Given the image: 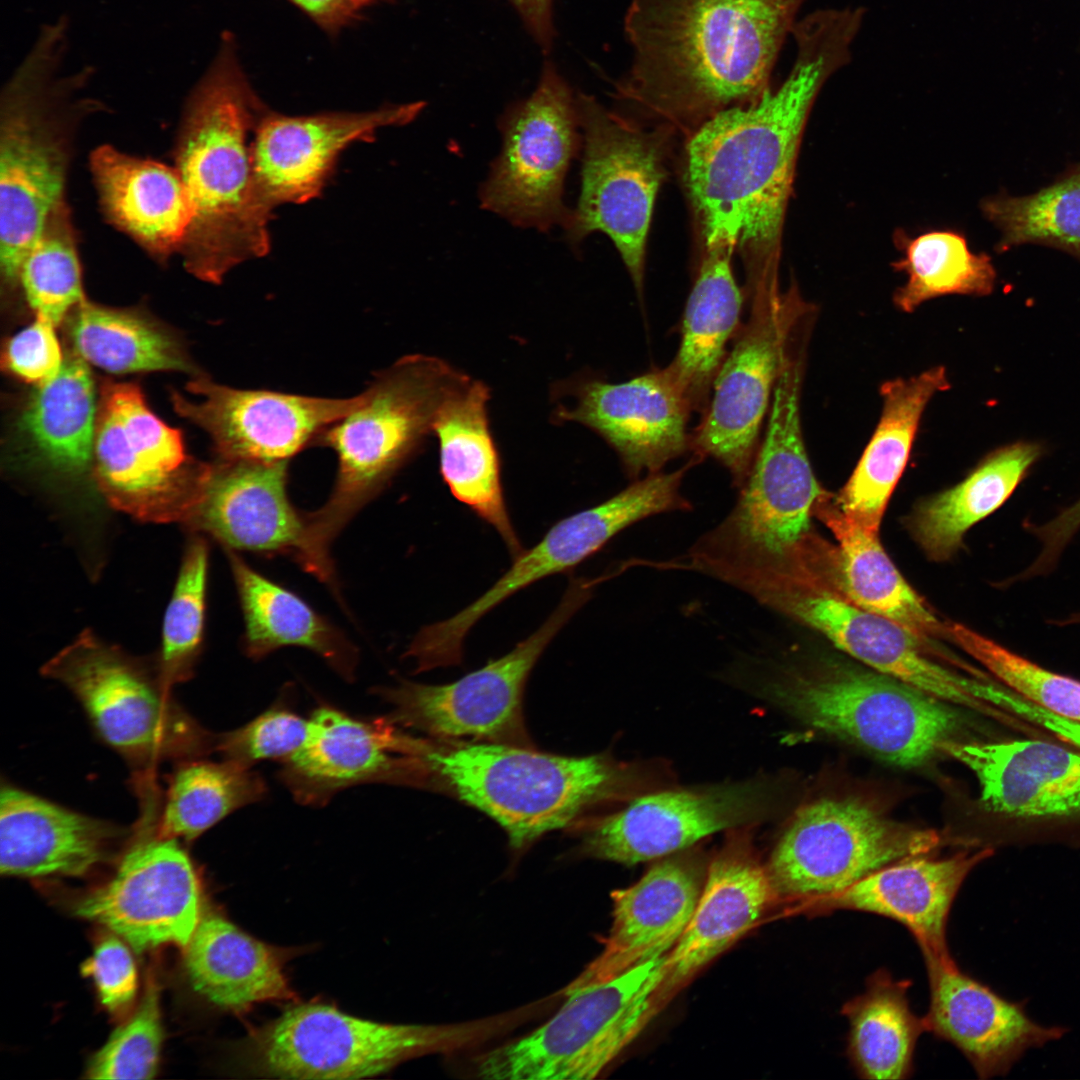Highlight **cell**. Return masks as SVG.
Instances as JSON below:
<instances>
[{
  "instance_id": "obj_1",
  "label": "cell",
  "mask_w": 1080,
  "mask_h": 1080,
  "mask_svg": "<svg viewBox=\"0 0 1080 1080\" xmlns=\"http://www.w3.org/2000/svg\"><path fill=\"white\" fill-rule=\"evenodd\" d=\"M862 29L841 7L799 18L784 82L757 101L723 110L696 128L684 180L705 250L737 252L748 291L779 282L787 203L803 131L827 81L847 66Z\"/></svg>"
},
{
  "instance_id": "obj_2",
  "label": "cell",
  "mask_w": 1080,
  "mask_h": 1080,
  "mask_svg": "<svg viewBox=\"0 0 1080 1080\" xmlns=\"http://www.w3.org/2000/svg\"><path fill=\"white\" fill-rule=\"evenodd\" d=\"M806 0H630V67L615 97L692 132L757 101Z\"/></svg>"
},
{
  "instance_id": "obj_3",
  "label": "cell",
  "mask_w": 1080,
  "mask_h": 1080,
  "mask_svg": "<svg viewBox=\"0 0 1080 1080\" xmlns=\"http://www.w3.org/2000/svg\"><path fill=\"white\" fill-rule=\"evenodd\" d=\"M266 107L252 89L231 33L190 92L174 150L191 220L180 248L186 270L213 284L270 248L269 214L253 179L251 138Z\"/></svg>"
},
{
  "instance_id": "obj_4",
  "label": "cell",
  "mask_w": 1080,
  "mask_h": 1080,
  "mask_svg": "<svg viewBox=\"0 0 1080 1080\" xmlns=\"http://www.w3.org/2000/svg\"><path fill=\"white\" fill-rule=\"evenodd\" d=\"M68 20L42 26L0 98V274L19 287L21 263L50 213L65 201L75 138L101 103L85 94L93 71L61 72Z\"/></svg>"
},
{
  "instance_id": "obj_5",
  "label": "cell",
  "mask_w": 1080,
  "mask_h": 1080,
  "mask_svg": "<svg viewBox=\"0 0 1080 1080\" xmlns=\"http://www.w3.org/2000/svg\"><path fill=\"white\" fill-rule=\"evenodd\" d=\"M469 379L440 359L405 356L378 372L358 406L318 436L314 446L334 450L338 470L327 502L305 513L307 572L334 577L332 541L389 484L433 430L443 402Z\"/></svg>"
},
{
  "instance_id": "obj_6",
  "label": "cell",
  "mask_w": 1080,
  "mask_h": 1080,
  "mask_svg": "<svg viewBox=\"0 0 1080 1080\" xmlns=\"http://www.w3.org/2000/svg\"><path fill=\"white\" fill-rule=\"evenodd\" d=\"M746 592L760 604L820 632L869 668L960 708L990 713L981 678L951 665L961 659L900 624L862 609L838 587L821 558L794 552L769 558L750 573Z\"/></svg>"
},
{
  "instance_id": "obj_7",
  "label": "cell",
  "mask_w": 1080,
  "mask_h": 1080,
  "mask_svg": "<svg viewBox=\"0 0 1080 1080\" xmlns=\"http://www.w3.org/2000/svg\"><path fill=\"white\" fill-rule=\"evenodd\" d=\"M414 755L459 799L496 821L514 849L568 826L609 796L620 777L600 755L561 756L493 742L441 747L416 742Z\"/></svg>"
},
{
  "instance_id": "obj_8",
  "label": "cell",
  "mask_w": 1080,
  "mask_h": 1080,
  "mask_svg": "<svg viewBox=\"0 0 1080 1080\" xmlns=\"http://www.w3.org/2000/svg\"><path fill=\"white\" fill-rule=\"evenodd\" d=\"M770 689L807 726L898 767L927 763L968 728L960 707L871 668L829 665Z\"/></svg>"
},
{
  "instance_id": "obj_9",
  "label": "cell",
  "mask_w": 1080,
  "mask_h": 1080,
  "mask_svg": "<svg viewBox=\"0 0 1080 1080\" xmlns=\"http://www.w3.org/2000/svg\"><path fill=\"white\" fill-rule=\"evenodd\" d=\"M495 1023L390 1024L320 1003L295 1005L253 1032L248 1069L280 1079H362L420 1056L467 1047Z\"/></svg>"
},
{
  "instance_id": "obj_10",
  "label": "cell",
  "mask_w": 1080,
  "mask_h": 1080,
  "mask_svg": "<svg viewBox=\"0 0 1080 1080\" xmlns=\"http://www.w3.org/2000/svg\"><path fill=\"white\" fill-rule=\"evenodd\" d=\"M669 954V953H668ZM668 954L615 977L574 989L545 1023L483 1052L473 1072L484 1080L596 1078L658 1013L653 998Z\"/></svg>"
},
{
  "instance_id": "obj_11",
  "label": "cell",
  "mask_w": 1080,
  "mask_h": 1080,
  "mask_svg": "<svg viewBox=\"0 0 1080 1080\" xmlns=\"http://www.w3.org/2000/svg\"><path fill=\"white\" fill-rule=\"evenodd\" d=\"M208 464L186 453L181 432L149 409L137 385L102 383L92 465L113 508L143 522L186 524Z\"/></svg>"
},
{
  "instance_id": "obj_12",
  "label": "cell",
  "mask_w": 1080,
  "mask_h": 1080,
  "mask_svg": "<svg viewBox=\"0 0 1080 1080\" xmlns=\"http://www.w3.org/2000/svg\"><path fill=\"white\" fill-rule=\"evenodd\" d=\"M584 155L577 207L565 226L576 244L606 234L619 251L639 295L645 248L657 192L666 174L668 132L648 131L610 112L592 96L576 95Z\"/></svg>"
},
{
  "instance_id": "obj_13",
  "label": "cell",
  "mask_w": 1080,
  "mask_h": 1080,
  "mask_svg": "<svg viewBox=\"0 0 1080 1080\" xmlns=\"http://www.w3.org/2000/svg\"><path fill=\"white\" fill-rule=\"evenodd\" d=\"M42 673L65 685L104 741L130 759L198 755L216 747L170 700L159 673L90 630L51 658Z\"/></svg>"
},
{
  "instance_id": "obj_14",
  "label": "cell",
  "mask_w": 1080,
  "mask_h": 1080,
  "mask_svg": "<svg viewBox=\"0 0 1080 1080\" xmlns=\"http://www.w3.org/2000/svg\"><path fill=\"white\" fill-rule=\"evenodd\" d=\"M749 296V318L720 366L690 443L694 455L727 468L738 488L749 475L792 342L813 313L792 282L785 291L775 287Z\"/></svg>"
},
{
  "instance_id": "obj_15",
  "label": "cell",
  "mask_w": 1080,
  "mask_h": 1080,
  "mask_svg": "<svg viewBox=\"0 0 1080 1080\" xmlns=\"http://www.w3.org/2000/svg\"><path fill=\"white\" fill-rule=\"evenodd\" d=\"M940 841L937 832L897 822L863 800L821 798L797 811L766 868L778 896L814 902Z\"/></svg>"
},
{
  "instance_id": "obj_16",
  "label": "cell",
  "mask_w": 1080,
  "mask_h": 1080,
  "mask_svg": "<svg viewBox=\"0 0 1080 1080\" xmlns=\"http://www.w3.org/2000/svg\"><path fill=\"white\" fill-rule=\"evenodd\" d=\"M597 579L571 578L546 621L509 653L444 685L402 681L381 689L393 706L392 723L441 738L474 737L493 743H526L522 698L536 662L571 617L588 601Z\"/></svg>"
},
{
  "instance_id": "obj_17",
  "label": "cell",
  "mask_w": 1080,
  "mask_h": 1080,
  "mask_svg": "<svg viewBox=\"0 0 1080 1080\" xmlns=\"http://www.w3.org/2000/svg\"><path fill=\"white\" fill-rule=\"evenodd\" d=\"M579 128L576 95L546 61L534 92L500 120L502 149L481 187L482 206L520 227L565 228L571 211L563 186L578 152Z\"/></svg>"
},
{
  "instance_id": "obj_18",
  "label": "cell",
  "mask_w": 1080,
  "mask_h": 1080,
  "mask_svg": "<svg viewBox=\"0 0 1080 1080\" xmlns=\"http://www.w3.org/2000/svg\"><path fill=\"white\" fill-rule=\"evenodd\" d=\"M808 333L797 334L773 390L765 436L726 529L773 548L811 532V517L825 493L805 448L800 397Z\"/></svg>"
},
{
  "instance_id": "obj_19",
  "label": "cell",
  "mask_w": 1080,
  "mask_h": 1080,
  "mask_svg": "<svg viewBox=\"0 0 1080 1080\" xmlns=\"http://www.w3.org/2000/svg\"><path fill=\"white\" fill-rule=\"evenodd\" d=\"M187 390L173 392L175 411L203 429L218 458L259 462L289 461L330 425L358 406L363 394L323 398L268 390L236 389L195 375Z\"/></svg>"
},
{
  "instance_id": "obj_20",
  "label": "cell",
  "mask_w": 1080,
  "mask_h": 1080,
  "mask_svg": "<svg viewBox=\"0 0 1080 1080\" xmlns=\"http://www.w3.org/2000/svg\"><path fill=\"white\" fill-rule=\"evenodd\" d=\"M159 835L133 845L104 886L82 899L76 914L96 921L142 952L185 947L201 917V884L188 854Z\"/></svg>"
},
{
  "instance_id": "obj_21",
  "label": "cell",
  "mask_w": 1080,
  "mask_h": 1080,
  "mask_svg": "<svg viewBox=\"0 0 1080 1080\" xmlns=\"http://www.w3.org/2000/svg\"><path fill=\"white\" fill-rule=\"evenodd\" d=\"M770 803L760 780L648 794L596 824L583 851L626 865L666 857L716 832L759 822Z\"/></svg>"
},
{
  "instance_id": "obj_22",
  "label": "cell",
  "mask_w": 1080,
  "mask_h": 1080,
  "mask_svg": "<svg viewBox=\"0 0 1080 1080\" xmlns=\"http://www.w3.org/2000/svg\"><path fill=\"white\" fill-rule=\"evenodd\" d=\"M679 471H662L635 480L608 500L555 523L479 598L439 625L443 638L460 645L472 627L493 608L531 584L567 571L600 550L628 526L652 515L685 511Z\"/></svg>"
},
{
  "instance_id": "obj_23",
  "label": "cell",
  "mask_w": 1080,
  "mask_h": 1080,
  "mask_svg": "<svg viewBox=\"0 0 1080 1080\" xmlns=\"http://www.w3.org/2000/svg\"><path fill=\"white\" fill-rule=\"evenodd\" d=\"M424 102L386 105L368 112H326L286 116L267 108L251 138L254 185L262 207L272 215L285 203L316 198L340 153L354 142L372 141L376 132L414 120Z\"/></svg>"
},
{
  "instance_id": "obj_24",
  "label": "cell",
  "mask_w": 1080,
  "mask_h": 1080,
  "mask_svg": "<svg viewBox=\"0 0 1080 1080\" xmlns=\"http://www.w3.org/2000/svg\"><path fill=\"white\" fill-rule=\"evenodd\" d=\"M692 406L665 368L622 383L591 380L576 404L560 413L583 424L615 449L627 474L657 473L690 448L687 424Z\"/></svg>"
},
{
  "instance_id": "obj_25",
  "label": "cell",
  "mask_w": 1080,
  "mask_h": 1080,
  "mask_svg": "<svg viewBox=\"0 0 1080 1080\" xmlns=\"http://www.w3.org/2000/svg\"><path fill=\"white\" fill-rule=\"evenodd\" d=\"M288 462L218 458L209 463L199 502L185 525L226 549L286 554L298 562L306 522L287 494Z\"/></svg>"
},
{
  "instance_id": "obj_26",
  "label": "cell",
  "mask_w": 1080,
  "mask_h": 1080,
  "mask_svg": "<svg viewBox=\"0 0 1080 1080\" xmlns=\"http://www.w3.org/2000/svg\"><path fill=\"white\" fill-rule=\"evenodd\" d=\"M706 872L700 856L677 852L632 886L613 891L604 948L566 989L607 980L670 953L693 916Z\"/></svg>"
},
{
  "instance_id": "obj_27",
  "label": "cell",
  "mask_w": 1080,
  "mask_h": 1080,
  "mask_svg": "<svg viewBox=\"0 0 1080 1080\" xmlns=\"http://www.w3.org/2000/svg\"><path fill=\"white\" fill-rule=\"evenodd\" d=\"M925 961L930 983L926 1029L953 1043L980 1078L1008 1073L1028 1050L1066 1033L1063 1027L1033 1021L1022 1004L964 974L952 959L926 956Z\"/></svg>"
},
{
  "instance_id": "obj_28",
  "label": "cell",
  "mask_w": 1080,
  "mask_h": 1080,
  "mask_svg": "<svg viewBox=\"0 0 1080 1080\" xmlns=\"http://www.w3.org/2000/svg\"><path fill=\"white\" fill-rule=\"evenodd\" d=\"M778 896L749 838L736 833L707 867L702 893L670 951L653 1002L657 1012L704 966L746 933Z\"/></svg>"
},
{
  "instance_id": "obj_29",
  "label": "cell",
  "mask_w": 1080,
  "mask_h": 1080,
  "mask_svg": "<svg viewBox=\"0 0 1080 1080\" xmlns=\"http://www.w3.org/2000/svg\"><path fill=\"white\" fill-rule=\"evenodd\" d=\"M1074 748V747H1073ZM975 775L987 810L1022 820L1080 816V750L1042 739L946 744Z\"/></svg>"
},
{
  "instance_id": "obj_30",
  "label": "cell",
  "mask_w": 1080,
  "mask_h": 1080,
  "mask_svg": "<svg viewBox=\"0 0 1080 1080\" xmlns=\"http://www.w3.org/2000/svg\"><path fill=\"white\" fill-rule=\"evenodd\" d=\"M305 744L283 760L280 772L295 799L320 805L355 784L401 778L413 758L405 752L406 737L389 720L363 722L329 706L314 711Z\"/></svg>"
},
{
  "instance_id": "obj_31",
  "label": "cell",
  "mask_w": 1080,
  "mask_h": 1080,
  "mask_svg": "<svg viewBox=\"0 0 1080 1080\" xmlns=\"http://www.w3.org/2000/svg\"><path fill=\"white\" fill-rule=\"evenodd\" d=\"M991 854L986 848L940 859L905 858L813 903L824 910L850 909L891 918L911 931L924 957L950 960L945 932L951 905L970 871Z\"/></svg>"
},
{
  "instance_id": "obj_32",
  "label": "cell",
  "mask_w": 1080,
  "mask_h": 1080,
  "mask_svg": "<svg viewBox=\"0 0 1080 1080\" xmlns=\"http://www.w3.org/2000/svg\"><path fill=\"white\" fill-rule=\"evenodd\" d=\"M120 827L12 785L0 793V872L82 876L106 859Z\"/></svg>"
},
{
  "instance_id": "obj_33",
  "label": "cell",
  "mask_w": 1080,
  "mask_h": 1080,
  "mask_svg": "<svg viewBox=\"0 0 1080 1080\" xmlns=\"http://www.w3.org/2000/svg\"><path fill=\"white\" fill-rule=\"evenodd\" d=\"M90 169L103 212L115 227L159 261L179 253L191 207L175 167L102 145L92 152Z\"/></svg>"
},
{
  "instance_id": "obj_34",
  "label": "cell",
  "mask_w": 1080,
  "mask_h": 1080,
  "mask_svg": "<svg viewBox=\"0 0 1080 1080\" xmlns=\"http://www.w3.org/2000/svg\"><path fill=\"white\" fill-rule=\"evenodd\" d=\"M488 399L487 386L469 379L443 402L432 432L439 442L440 473L451 494L497 531L514 559L524 548L505 501Z\"/></svg>"
},
{
  "instance_id": "obj_35",
  "label": "cell",
  "mask_w": 1080,
  "mask_h": 1080,
  "mask_svg": "<svg viewBox=\"0 0 1080 1080\" xmlns=\"http://www.w3.org/2000/svg\"><path fill=\"white\" fill-rule=\"evenodd\" d=\"M949 388L943 366L881 385L883 406L878 425L852 475L835 496L840 509L862 527L879 532L925 407L936 393Z\"/></svg>"
},
{
  "instance_id": "obj_36",
  "label": "cell",
  "mask_w": 1080,
  "mask_h": 1080,
  "mask_svg": "<svg viewBox=\"0 0 1080 1080\" xmlns=\"http://www.w3.org/2000/svg\"><path fill=\"white\" fill-rule=\"evenodd\" d=\"M834 535V576L841 592L852 603L905 627L928 644L949 640L948 621H943L903 578L886 554L879 532L868 530L839 507L835 496L825 493L813 509Z\"/></svg>"
},
{
  "instance_id": "obj_37",
  "label": "cell",
  "mask_w": 1080,
  "mask_h": 1080,
  "mask_svg": "<svg viewBox=\"0 0 1080 1080\" xmlns=\"http://www.w3.org/2000/svg\"><path fill=\"white\" fill-rule=\"evenodd\" d=\"M185 970L199 995L233 1012L295 998L280 953L215 912H205L184 947Z\"/></svg>"
},
{
  "instance_id": "obj_38",
  "label": "cell",
  "mask_w": 1080,
  "mask_h": 1080,
  "mask_svg": "<svg viewBox=\"0 0 1080 1080\" xmlns=\"http://www.w3.org/2000/svg\"><path fill=\"white\" fill-rule=\"evenodd\" d=\"M732 255L721 248L705 250L685 307L678 351L665 367L693 411H705L726 344L739 325L743 295Z\"/></svg>"
},
{
  "instance_id": "obj_39",
  "label": "cell",
  "mask_w": 1080,
  "mask_h": 1080,
  "mask_svg": "<svg viewBox=\"0 0 1080 1080\" xmlns=\"http://www.w3.org/2000/svg\"><path fill=\"white\" fill-rule=\"evenodd\" d=\"M1041 454L1036 442L1007 444L989 453L957 485L921 501L906 522L927 557L949 559L965 533L1009 499Z\"/></svg>"
},
{
  "instance_id": "obj_40",
  "label": "cell",
  "mask_w": 1080,
  "mask_h": 1080,
  "mask_svg": "<svg viewBox=\"0 0 1080 1080\" xmlns=\"http://www.w3.org/2000/svg\"><path fill=\"white\" fill-rule=\"evenodd\" d=\"M226 551L244 616L248 657L258 660L280 647L296 645L317 653L344 679L353 680L358 652L343 632L233 550Z\"/></svg>"
},
{
  "instance_id": "obj_41",
  "label": "cell",
  "mask_w": 1080,
  "mask_h": 1080,
  "mask_svg": "<svg viewBox=\"0 0 1080 1080\" xmlns=\"http://www.w3.org/2000/svg\"><path fill=\"white\" fill-rule=\"evenodd\" d=\"M65 319L74 352L103 370L200 374L175 334L143 312L101 306L85 298Z\"/></svg>"
},
{
  "instance_id": "obj_42",
  "label": "cell",
  "mask_w": 1080,
  "mask_h": 1080,
  "mask_svg": "<svg viewBox=\"0 0 1080 1080\" xmlns=\"http://www.w3.org/2000/svg\"><path fill=\"white\" fill-rule=\"evenodd\" d=\"M97 406L87 362L72 352L53 379L37 386L22 425L50 467L79 476L93 462Z\"/></svg>"
},
{
  "instance_id": "obj_43",
  "label": "cell",
  "mask_w": 1080,
  "mask_h": 1080,
  "mask_svg": "<svg viewBox=\"0 0 1080 1080\" xmlns=\"http://www.w3.org/2000/svg\"><path fill=\"white\" fill-rule=\"evenodd\" d=\"M909 986L881 970L864 993L843 1006L849 1022L848 1054L862 1078L895 1080L910 1074L915 1044L927 1029L909 1007Z\"/></svg>"
},
{
  "instance_id": "obj_44",
  "label": "cell",
  "mask_w": 1080,
  "mask_h": 1080,
  "mask_svg": "<svg viewBox=\"0 0 1080 1080\" xmlns=\"http://www.w3.org/2000/svg\"><path fill=\"white\" fill-rule=\"evenodd\" d=\"M903 257L892 266L905 272L906 283L893 295L895 306L911 313L925 301L944 295L986 296L992 293L996 270L986 253H973L965 236L955 231H930L910 237L894 234Z\"/></svg>"
},
{
  "instance_id": "obj_45",
  "label": "cell",
  "mask_w": 1080,
  "mask_h": 1080,
  "mask_svg": "<svg viewBox=\"0 0 1080 1080\" xmlns=\"http://www.w3.org/2000/svg\"><path fill=\"white\" fill-rule=\"evenodd\" d=\"M981 210L1000 232L997 252L1036 244L1080 261V162L1031 194L990 196L982 201Z\"/></svg>"
},
{
  "instance_id": "obj_46",
  "label": "cell",
  "mask_w": 1080,
  "mask_h": 1080,
  "mask_svg": "<svg viewBox=\"0 0 1080 1080\" xmlns=\"http://www.w3.org/2000/svg\"><path fill=\"white\" fill-rule=\"evenodd\" d=\"M265 793L261 776L232 761L184 763L171 778L158 835L193 840Z\"/></svg>"
},
{
  "instance_id": "obj_47",
  "label": "cell",
  "mask_w": 1080,
  "mask_h": 1080,
  "mask_svg": "<svg viewBox=\"0 0 1080 1080\" xmlns=\"http://www.w3.org/2000/svg\"><path fill=\"white\" fill-rule=\"evenodd\" d=\"M18 281L35 315L55 326L85 299L76 234L66 201L50 213L27 251Z\"/></svg>"
},
{
  "instance_id": "obj_48",
  "label": "cell",
  "mask_w": 1080,
  "mask_h": 1080,
  "mask_svg": "<svg viewBox=\"0 0 1080 1080\" xmlns=\"http://www.w3.org/2000/svg\"><path fill=\"white\" fill-rule=\"evenodd\" d=\"M208 556L206 540L191 537L162 627L158 673L167 688L191 676L202 649Z\"/></svg>"
},
{
  "instance_id": "obj_49",
  "label": "cell",
  "mask_w": 1080,
  "mask_h": 1080,
  "mask_svg": "<svg viewBox=\"0 0 1080 1080\" xmlns=\"http://www.w3.org/2000/svg\"><path fill=\"white\" fill-rule=\"evenodd\" d=\"M949 640L982 664L993 678L1028 701L1080 722V681L1059 675L956 622L948 621Z\"/></svg>"
},
{
  "instance_id": "obj_50",
  "label": "cell",
  "mask_w": 1080,
  "mask_h": 1080,
  "mask_svg": "<svg viewBox=\"0 0 1080 1080\" xmlns=\"http://www.w3.org/2000/svg\"><path fill=\"white\" fill-rule=\"evenodd\" d=\"M163 1029L160 990L154 978L134 1015L119 1026L89 1062L90 1079H151L158 1071Z\"/></svg>"
},
{
  "instance_id": "obj_51",
  "label": "cell",
  "mask_w": 1080,
  "mask_h": 1080,
  "mask_svg": "<svg viewBox=\"0 0 1080 1080\" xmlns=\"http://www.w3.org/2000/svg\"><path fill=\"white\" fill-rule=\"evenodd\" d=\"M309 728V720L291 711L274 708L219 737L216 748L226 760L250 768L260 760H285L293 755L305 744Z\"/></svg>"
},
{
  "instance_id": "obj_52",
  "label": "cell",
  "mask_w": 1080,
  "mask_h": 1080,
  "mask_svg": "<svg viewBox=\"0 0 1080 1080\" xmlns=\"http://www.w3.org/2000/svg\"><path fill=\"white\" fill-rule=\"evenodd\" d=\"M54 327L36 315L33 323L8 340L3 355L6 368L37 386L53 379L64 362Z\"/></svg>"
},
{
  "instance_id": "obj_53",
  "label": "cell",
  "mask_w": 1080,
  "mask_h": 1080,
  "mask_svg": "<svg viewBox=\"0 0 1080 1080\" xmlns=\"http://www.w3.org/2000/svg\"><path fill=\"white\" fill-rule=\"evenodd\" d=\"M97 988L103 1006L111 1013L128 1008L137 992V970L128 947L117 935L103 938L83 965Z\"/></svg>"
},
{
  "instance_id": "obj_54",
  "label": "cell",
  "mask_w": 1080,
  "mask_h": 1080,
  "mask_svg": "<svg viewBox=\"0 0 1080 1080\" xmlns=\"http://www.w3.org/2000/svg\"><path fill=\"white\" fill-rule=\"evenodd\" d=\"M329 35L354 23L359 9L349 0H288Z\"/></svg>"
},
{
  "instance_id": "obj_55",
  "label": "cell",
  "mask_w": 1080,
  "mask_h": 1080,
  "mask_svg": "<svg viewBox=\"0 0 1080 1080\" xmlns=\"http://www.w3.org/2000/svg\"><path fill=\"white\" fill-rule=\"evenodd\" d=\"M520 16L526 30L543 53L553 48L556 31L553 0H508Z\"/></svg>"
},
{
  "instance_id": "obj_56",
  "label": "cell",
  "mask_w": 1080,
  "mask_h": 1080,
  "mask_svg": "<svg viewBox=\"0 0 1080 1080\" xmlns=\"http://www.w3.org/2000/svg\"><path fill=\"white\" fill-rule=\"evenodd\" d=\"M349 1L360 10V9L366 7V6H370L372 4H375V3H378V2H381V1H385V0H349Z\"/></svg>"
}]
</instances>
